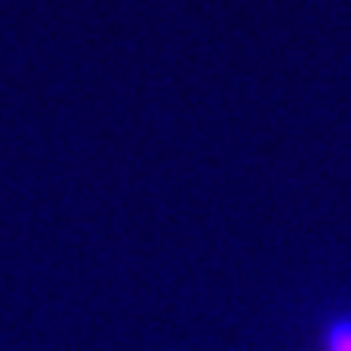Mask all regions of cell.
Instances as JSON below:
<instances>
[{"label":"cell","mask_w":351,"mask_h":351,"mask_svg":"<svg viewBox=\"0 0 351 351\" xmlns=\"http://www.w3.org/2000/svg\"><path fill=\"white\" fill-rule=\"evenodd\" d=\"M321 351H351V311H336L321 327Z\"/></svg>","instance_id":"cell-1"}]
</instances>
